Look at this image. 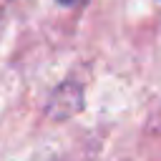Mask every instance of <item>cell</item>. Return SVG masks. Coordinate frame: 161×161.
<instances>
[{"mask_svg":"<svg viewBox=\"0 0 161 161\" xmlns=\"http://www.w3.org/2000/svg\"><path fill=\"white\" fill-rule=\"evenodd\" d=\"M60 5H65V8H73V5H80V3H86V0H58Z\"/></svg>","mask_w":161,"mask_h":161,"instance_id":"obj_2","label":"cell"},{"mask_svg":"<svg viewBox=\"0 0 161 161\" xmlns=\"http://www.w3.org/2000/svg\"><path fill=\"white\" fill-rule=\"evenodd\" d=\"M78 111H83V86L78 80L60 83L50 93L48 106H45V116H50L53 121H68Z\"/></svg>","mask_w":161,"mask_h":161,"instance_id":"obj_1","label":"cell"}]
</instances>
